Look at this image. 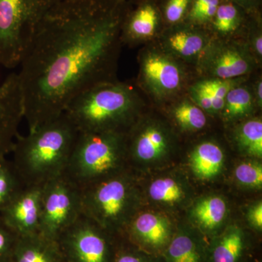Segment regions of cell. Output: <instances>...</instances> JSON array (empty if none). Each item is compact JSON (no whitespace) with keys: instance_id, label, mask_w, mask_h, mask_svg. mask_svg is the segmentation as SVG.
<instances>
[{"instance_id":"cell-1","label":"cell","mask_w":262,"mask_h":262,"mask_svg":"<svg viewBox=\"0 0 262 262\" xmlns=\"http://www.w3.org/2000/svg\"><path fill=\"white\" fill-rule=\"evenodd\" d=\"M127 0H61L38 26L18 73L29 130L113 79Z\"/></svg>"},{"instance_id":"cell-2","label":"cell","mask_w":262,"mask_h":262,"mask_svg":"<svg viewBox=\"0 0 262 262\" xmlns=\"http://www.w3.org/2000/svg\"><path fill=\"white\" fill-rule=\"evenodd\" d=\"M78 131L62 114L15 141L11 160L24 186H39L64 174Z\"/></svg>"},{"instance_id":"cell-3","label":"cell","mask_w":262,"mask_h":262,"mask_svg":"<svg viewBox=\"0 0 262 262\" xmlns=\"http://www.w3.org/2000/svg\"><path fill=\"white\" fill-rule=\"evenodd\" d=\"M139 106L140 98L132 86L111 81L76 96L63 113L78 132L125 134Z\"/></svg>"},{"instance_id":"cell-4","label":"cell","mask_w":262,"mask_h":262,"mask_svg":"<svg viewBox=\"0 0 262 262\" xmlns=\"http://www.w3.org/2000/svg\"><path fill=\"white\" fill-rule=\"evenodd\" d=\"M126 151L125 134L78 132L64 174L80 189L118 175Z\"/></svg>"},{"instance_id":"cell-5","label":"cell","mask_w":262,"mask_h":262,"mask_svg":"<svg viewBox=\"0 0 262 262\" xmlns=\"http://www.w3.org/2000/svg\"><path fill=\"white\" fill-rule=\"evenodd\" d=\"M55 0H0V65L20 66L39 23Z\"/></svg>"},{"instance_id":"cell-6","label":"cell","mask_w":262,"mask_h":262,"mask_svg":"<svg viewBox=\"0 0 262 262\" xmlns=\"http://www.w3.org/2000/svg\"><path fill=\"white\" fill-rule=\"evenodd\" d=\"M130 186L127 179L115 176L81 189V211L105 230L123 224L130 206Z\"/></svg>"},{"instance_id":"cell-7","label":"cell","mask_w":262,"mask_h":262,"mask_svg":"<svg viewBox=\"0 0 262 262\" xmlns=\"http://www.w3.org/2000/svg\"><path fill=\"white\" fill-rule=\"evenodd\" d=\"M82 214L81 189L65 176L42 187L39 233L56 241Z\"/></svg>"},{"instance_id":"cell-8","label":"cell","mask_w":262,"mask_h":262,"mask_svg":"<svg viewBox=\"0 0 262 262\" xmlns=\"http://www.w3.org/2000/svg\"><path fill=\"white\" fill-rule=\"evenodd\" d=\"M104 231L82 213L57 241L65 262H108Z\"/></svg>"},{"instance_id":"cell-9","label":"cell","mask_w":262,"mask_h":262,"mask_svg":"<svg viewBox=\"0 0 262 262\" xmlns=\"http://www.w3.org/2000/svg\"><path fill=\"white\" fill-rule=\"evenodd\" d=\"M140 83L158 99L171 97L182 89L184 73L180 66L162 52H145L140 60Z\"/></svg>"},{"instance_id":"cell-10","label":"cell","mask_w":262,"mask_h":262,"mask_svg":"<svg viewBox=\"0 0 262 262\" xmlns=\"http://www.w3.org/2000/svg\"><path fill=\"white\" fill-rule=\"evenodd\" d=\"M201 62V69L211 78L231 80L252 71L254 60L249 49L236 42L208 44Z\"/></svg>"},{"instance_id":"cell-11","label":"cell","mask_w":262,"mask_h":262,"mask_svg":"<svg viewBox=\"0 0 262 262\" xmlns=\"http://www.w3.org/2000/svg\"><path fill=\"white\" fill-rule=\"evenodd\" d=\"M23 118L18 73L13 72L0 85V159L12 152Z\"/></svg>"},{"instance_id":"cell-12","label":"cell","mask_w":262,"mask_h":262,"mask_svg":"<svg viewBox=\"0 0 262 262\" xmlns=\"http://www.w3.org/2000/svg\"><path fill=\"white\" fill-rule=\"evenodd\" d=\"M42 187L24 186L0 214L19 237L39 232Z\"/></svg>"},{"instance_id":"cell-13","label":"cell","mask_w":262,"mask_h":262,"mask_svg":"<svg viewBox=\"0 0 262 262\" xmlns=\"http://www.w3.org/2000/svg\"><path fill=\"white\" fill-rule=\"evenodd\" d=\"M160 16L154 3L144 1L134 10H127L121 28V40L135 42L155 35Z\"/></svg>"},{"instance_id":"cell-14","label":"cell","mask_w":262,"mask_h":262,"mask_svg":"<svg viewBox=\"0 0 262 262\" xmlns=\"http://www.w3.org/2000/svg\"><path fill=\"white\" fill-rule=\"evenodd\" d=\"M13 262H65L59 246L37 233L18 237Z\"/></svg>"},{"instance_id":"cell-15","label":"cell","mask_w":262,"mask_h":262,"mask_svg":"<svg viewBox=\"0 0 262 262\" xmlns=\"http://www.w3.org/2000/svg\"><path fill=\"white\" fill-rule=\"evenodd\" d=\"M168 145V137L161 127L146 125L133 137L130 152L136 159L149 161L163 155Z\"/></svg>"},{"instance_id":"cell-16","label":"cell","mask_w":262,"mask_h":262,"mask_svg":"<svg viewBox=\"0 0 262 262\" xmlns=\"http://www.w3.org/2000/svg\"><path fill=\"white\" fill-rule=\"evenodd\" d=\"M208 39V36L199 29L183 27L170 33L166 43L169 49L177 56L192 58L206 50Z\"/></svg>"},{"instance_id":"cell-17","label":"cell","mask_w":262,"mask_h":262,"mask_svg":"<svg viewBox=\"0 0 262 262\" xmlns=\"http://www.w3.org/2000/svg\"><path fill=\"white\" fill-rule=\"evenodd\" d=\"M132 231L141 241L154 247L163 246L169 237L168 222L153 213L139 215L133 221Z\"/></svg>"},{"instance_id":"cell-18","label":"cell","mask_w":262,"mask_h":262,"mask_svg":"<svg viewBox=\"0 0 262 262\" xmlns=\"http://www.w3.org/2000/svg\"><path fill=\"white\" fill-rule=\"evenodd\" d=\"M224 154L220 146L213 142H203L193 151L191 164L193 170L201 178L214 177L220 172L224 161Z\"/></svg>"},{"instance_id":"cell-19","label":"cell","mask_w":262,"mask_h":262,"mask_svg":"<svg viewBox=\"0 0 262 262\" xmlns=\"http://www.w3.org/2000/svg\"><path fill=\"white\" fill-rule=\"evenodd\" d=\"M227 213L225 201L220 196H210L196 203L193 215L200 225L206 229H214L222 223Z\"/></svg>"},{"instance_id":"cell-20","label":"cell","mask_w":262,"mask_h":262,"mask_svg":"<svg viewBox=\"0 0 262 262\" xmlns=\"http://www.w3.org/2000/svg\"><path fill=\"white\" fill-rule=\"evenodd\" d=\"M244 248V237L239 229L227 231L213 250V262H237Z\"/></svg>"},{"instance_id":"cell-21","label":"cell","mask_w":262,"mask_h":262,"mask_svg":"<svg viewBox=\"0 0 262 262\" xmlns=\"http://www.w3.org/2000/svg\"><path fill=\"white\" fill-rule=\"evenodd\" d=\"M24 187L12 162L0 159V214Z\"/></svg>"},{"instance_id":"cell-22","label":"cell","mask_w":262,"mask_h":262,"mask_svg":"<svg viewBox=\"0 0 262 262\" xmlns=\"http://www.w3.org/2000/svg\"><path fill=\"white\" fill-rule=\"evenodd\" d=\"M253 98L247 88L237 85L229 91L223 111L228 119H237L248 115L252 110Z\"/></svg>"},{"instance_id":"cell-23","label":"cell","mask_w":262,"mask_h":262,"mask_svg":"<svg viewBox=\"0 0 262 262\" xmlns=\"http://www.w3.org/2000/svg\"><path fill=\"white\" fill-rule=\"evenodd\" d=\"M239 146L249 155L261 158L262 155V122L261 120H248L237 133Z\"/></svg>"},{"instance_id":"cell-24","label":"cell","mask_w":262,"mask_h":262,"mask_svg":"<svg viewBox=\"0 0 262 262\" xmlns=\"http://www.w3.org/2000/svg\"><path fill=\"white\" fill-rule=\"evenodd\" d=\"M173 117L184 130H198L206 125V115L199 106L189 101H182L175 106Z\"/></svg>"},{"instance_id":"cell-25","label":"cell","mask_w":262,"mask_h":262,"mask_svg":"<svg viewBox=\"0 0 262 262\" xmlns=\"http://www.w3.org/2000/svg\"><path fill=\"white\" fill-rule=\"evenodd\" d=\"M239 8L229 1L220 3L211 21L215 32L228 34L237 30L242 21Z\"/></svg>"},{"instance_id":"cell-26","label":"cell","mask_w":262,"mask_h":262,"mask_svg":"<svg viewBox=\"0 0 262 262\" xmlns=\"http://www.w3.org/2000/svg\"><path fill=\"white\" fill-rule=\"evenodd\" d=\"M170 262H200V254L194 241L187 235L177 236L168 250Z\"/></svg>"},{"instance_id":"cell-27","label":"cell","mask_w":262,"mask_h":262,"mask_svg":"<svg viewBox=\"0 0 262 262\" xmlns=\"http://www.w3.org/2000/svg\"><path fill=\"white\" fill-rule=\"evenodd\" d=\"M241 79L235 78L231 80H220V79L210 78L201 81L208 91L212 99V107L213 113L222 111L225 106V99L227 95L231 89L238 85Z\"/></svg>"},{"instance_id":"cell-28","label":"cell","mask_w":262,"mask_h":262,"mask_svg":"<svg viewBox=\"0 0 262 262\" xmlns=\"http://www.w3.org/2000/svg\"><path fill=\"white\" fill-rule=\"evenodd\" d=\"M149 194L154 201L174 203L182 198L183 192L173 179L165 178L158 179L151 184Z\"/></svg>"},{"instance_id":"cell-29","label":"cell","mask_w":262,"mask_h":262,"mask_svg":"<svg viewBox=\"0 0 262 262\" xmlns=\"http://www.w3.org/2000/svg\"><path fill=\"white\" fill-rule=\"evenodd\" d=\"M220 0H192L187 20L192 25H203L214 18Z\"/></svg>"},{"instance_id":"cell-30","label":"cell","mask_w":262,"mask_h":262,"mask_svg":"<svg viewBox=\"0 0 262 262\" xmlns=\"http://www.w3.org/2000/svg\"><path fill=\"white\" fill-rule=\"evenodd\" d=\"M236 179L241 184L252 187H260L262 184V168L259 164H239L234 170Z\"/></svg>"},{"instance_id":"cell-31","label":"cell","mask_w":262,"mask_h":262,"mask_svg":"<svg viewBox=\"0 0 262 262\" xmlns=\"http://www.w3.org/2000/svg\"><path fill=\"white\" fill-rule=\"evenodd\" d=\"M18 237L0 218V262H12Z\"/></svg>"},{"instance_id":"cell-32","label":"cell","mask_w":262,"mask_h":262,"mask_svg":"<svg viewBox=\"0 0 262 262\" xmlns=\"http://www.w3.org/2000/svg\"><path fill=\"white\" fill-rule=\"evenodd\" d=\"M191 0H167L164 16L169 24H178L187 14Z\"/></svg>"},{"instance_id":"cell-33","label":"cell","mask_w":262,"mask_h":262,"mask_svg":"<svg viewBox=\"0 0 262 262\" xmlns=\"http://www.w3.org/2000/svg\"><path fill=\"white\" fill-rule=\"evenodd\" d=\"M190 96L193 101L198 106H199L202 110L208 112L209 113H213V107H212V99L211 95L207 91L201 82L194 84L191 88Z\"/></svg>"},{"instance_id":"cell-34","label":"cell","mask_w":262,"mask_h":262,"mask_svg":"<svg viewBox=\"0 0 262 262\" xmlns=\"http://www.w3.org/2000/svg\"><path fill=\"white\" fill-rule=\"evenodd\" d=\"M249 220L253 226L258 229L262 227V204L261 202L251 208L249 213Z\"/></svg>"},{"instance_id":"cell-35","label":"cell","mask_w":262,"mask_h":262,"mask_svg":"<svg viewBox=\"0 0 262 262\" xmlns=\"http://www.w3.org/2000/svg\"><path fill=\"white\" fill-rule=\"evenodd\" d=\"M227 1L237 5L239 8L250 13H253L257 9L258 5L259 4V0H227Z\"/></svg>"},{"instance_id":"cell-36","label":"cell","mask_w":262,"mask_h":262,"mask_svg":"<svg viewBox=\"0 0 262 262\" xmlns=\"http://www.w3.org/2000/svg\"><path fill=\"white\" fill-rule=\"evenodd\" d=\"M115 262H144L141 258L130 254V253H122L117 256Z\"/></svg>"},{"instance_id":"cell-37","label":"cell","mask_w":262,"mask_h":262,"mask_svg":"<svg viewBox=\"0 0 262 262\" xmlns=\"http://www.w3.org/2000/svg\"><path fill=\"white\" fill-rule=\"evenodd\" d=\"M253 47L254 48L256 56L261 58L262 55V37L261 33H258L253 38Z\"/></svg>"},{"instance_id":"cell-38","label":"cell","mask_w":262,"mask_h":262,"mask_svg":"<svg viewBox=\"0 0 262 262\" xmlns=\"http://www.w3.org/2000/svg\"><path fill=\"white\" fill-rule=\"evenodd\" d=\"M255 93H256V102L258 103V104H259L260 106H261V101H262V82H261V80H258L257 84H256V91H255Z\"/></svg>"},{"instance_id":"cell-39","label":"cell","mask_w":262,"mask_h":262,"mask_svg":"<svg viewBox=\"0 0 262 262\" xmlns=\"http://www.w3.org/2000/svg\"><path fill=\"white\" fill-rule=\"evenodd\" d=\"M127 1H134L136 2V3H137L138 4H139V3H142V2H144L145 0H127Z\"/></svg>"},{"instance_id":"cell-40","label":"cell","mask_w":262,"mask_h":262,"mask_svg":"<svg viewBox=\"0 0 262 262\" xmlns=\"http://www.w3.org/2000/svg\"><path fill=\"white\" fill-rule=\"evenodd\" d=\"M55 1H56V3H57V2L61 1V0H55Z\"/></svg>"},{"instance_id":"cell-41","label":"cell","mask_w":262,"mask_h":262,"mask_svg":"<svg viewBox=\"0 0 262 262\" xmlns=\"http://www.w3.org/2000/svg\"><path fill=\"white\" fill-rule=\"evenodd\" d=\"M12 262H13V261H12Z\"/></svg>"}]
</instances>
